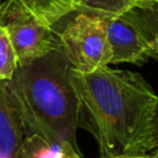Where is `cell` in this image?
I'll return each mask as SVG.
<instances>
[{"instance_id": "cell-1", "label": "cell", "mask_w": 158, "mask_h": 158, "mask_svg": "<svg viewBox=\"0 0 158 158\" xmlns=\"http://www.w3.org/2000/svg\"><path fill=\"white\" fill-rule=\"evenodd\" d=\"M69 78L78 98V126L93 135L100 158L156 149L153 122L158 96L141 74L109 67L91 73L70 68Z\"/></svg>"}, {"instance_id": "cell-2", "label": "cell", "mask_w": 158, "mask_h": 158, "mask_svg": "<svg viewBox=\"0 0 158 158\" xmlns=\"http://www.w3.org/2000/svg\"><path fill=\"white\" fill-rule=\"evenodd\" d=\"M70 64L56 46L43 57L19 64L7 88L26 136L38 135L53 146L77 148L78 98L69 78Z\"/></svg>"}, {"instance_id": "cell-3", "label": "cell", "mask_w": 158, "mask_h": 158, "mask_svg": "<svg viewBox=\"0 0 158 158\" xmlns=\"http://www.w3.org/2000/svg\"><path fill=\"white\" fill-rule=\"evenodd\" d=\"M53 30L58 48L74 70L91 73L111 63V47L102 15L78 10L59 21Z\"/></svg>"}, {"instance_id": "cell-4", "label": "cell", "mask_w": 158, "mask_h": 158, "mask_svg": "<svg viewBox=\"0 0 158 158\" xmlns=\"http://www.w3.org/2000/svg\"><path fill=\"white\" fill-rule=\"evenodd\" d=\"M0 26L9 33L19 64L43 57L57 46L53 27L42 23L21 0L2 1Z\"/></svg>"}, {"instance_id": "cell-5", "label": "cell", "mask_w": 158, "mask_h": 158, "mask_svg": "<svg viewBox=\"0 0 158 158\" xmlns=\"http://www.w3.org/2000/svg\"><path fill=\"white\" fill-rule=\"evenodd\" d=\"M111 47L110 64H143L158 59L132 10L120 15H102Z\"/></svg>"}, {"instance_id": "cell-6", "label": "cell", "mask_w": 158, "mask_h": 158, "mask_svg": "<svg viewBox=\"0 0 158 158\" xmlns=\"http://www.w3.org/2000/svg\"><path fill=\"white\" fill-rule=\"evenodd\" d=\"M25 137V126L9 91L7 80H0V158H17Z\"/></svg>"}, {"instance_id": "cell-7", "label": "cell", "mask_w": 158, "mask_h": 158, "mask_svg": "<svg viewBox=\"0 0 158 158\" xmlns=\"http://www.w3.org/2000/svg\"><path fill=\"white\" fill-rule=\"evenodd\" d=\"M44 25L54 27L68 15L79 10L80 0H21Z\"/></svg>"}, {"instance_id": "cell-8", "label": "cell", "mask_w": 158, "mask_h": 158, "mask_svg": "<svg viewBox=\"0 0 158 158\" xmlns=\"http://www.w3.org/2000/svg\"><path fill=\"white\" fill-rule=\"evenodd\" d=\"M158 58V0L136 2L131 9Z\"/></svg>"}, {"instance_id": "cell-9", "label": "cell", "mask_w": 158, "mask_h": 158, "mask_svg": "<svg viewBox=\"0 0 158 158\" xmlns=\"http://www.w3.org/2000/svg\"><path fill=\"white\" fill-rule=\"evenodd\" d=\"M59 146H53L38 135L26 136L17 158H58Z\"/></svg>"}, {"instance_id": "cell-10", "label": "cell", "mask_w": 158, "mask_h": 158, "mask_svg": "<svg viewBox=\"0 0 158 158\" xmlns=\"http://www.w3.org/2000/svg\"><path fill=\"white\" fill-rule=\"evenodd\" d=\"M137 0H80L79 10L100 15H120L131 10Z\"/></svg>"}, {"instance_id": "cell-11", "label": "cell", "mask_w": 158, "mask_h": 158, "mask_svg": "<svg viewBox=\"0 0 158 158\" xmlns=\"http://www.w3.org/2000/svg\"><path fill=\"white\" fill-rule=\"evenodd\" d=\"M17 65V57L9 33L0 26V80H10Z\"/></svg>"}, {"instance_id": "cell-12", "label": "cell", "mask_w": 158, "mask_h": 158, "mask_svg": "<svg viewBox=\"0 0 158 158\" xmlns=\"http://www.w3.org/2000/svg\"><path fill=\"white\" fill-rule=\"evenodd\" d=\"M58 158H81L78 153V149L69 142H64L59 146V157Z\"/></svg>"}, {"instance_id": "cell-13", "label": "cell", "mask_w": 158, "mask_h": 158, "mask_svg": "<svg viewBox=\"0 0 158 158\" xmlns=\"http://www.w3.org/2000/svg\"><path fill=\"white\" fill-rule=\"evenodd\" d=\"M153 137H154V146L156 149H158V101L156 106V115H154V122H153Z\"/></svg>"}, {"instance_id": "cell-14", "label": "cell", "mask_w": 158, "mask_h": 158, "mask_svg": "<svg viewBox=\"0 0 158 158\" xmlns=\"http://www.w3.org/2000/svg\"><path fill=\"white\" fill-rule=\"evenodd\" d=\"M114 158H156L154 154L149 156V154H139V156H118V157H114Z\"/></svg>"}, {"instance_id": "cell-15", "label": "cell", "mask_w": 158, "mask_h": 158, "mask_svg": "<svg viewBox=\"0 0 158 158\" xmlns=\"http://www.w3.org/2000/svg\"><path fill=\"white\" fill-rule=\"evenodd\" d=\"M153 154H154V157H156V158H158V149H157V151H154V153H153Z\"/></svg>"}, {"instance_id": "cell-16", "label": "cell", "mask_w": 158, "mask_h": 158, "mask_svg": "<svg viewBox=\"0 0 158 158\" xmlns=\"http://www.w3.org/2000/svg\"><path fill=\"white\" fill-rule=\"evenodd\" d=\"M143 1H149V0H137L136 2H143Z\"/></svg>"}, {"instance_id": "cell-17", "label": "cell", "mask_w": 158, "mask_h": 158, "mask_svg": "<svg viewBox=\"0 0 158 158\" xmlns=\"http://www.w3.org/2000/svg\"><path fill=\"white\" fill-rule=\"evenodd\" d=\"M1 4H2V0H0V6H1Z\"/></svg>"}]
</instances>
